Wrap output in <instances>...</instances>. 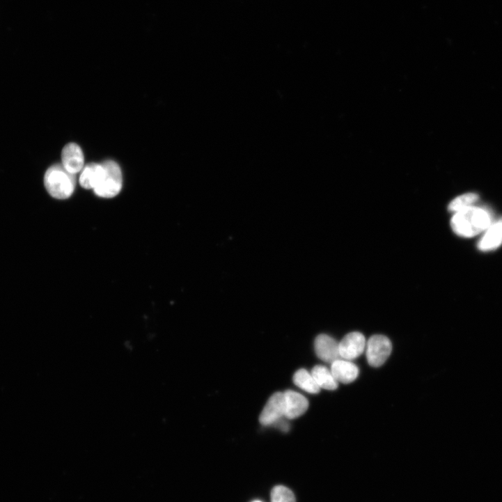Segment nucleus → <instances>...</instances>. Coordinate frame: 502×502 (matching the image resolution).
Listing matches in <instances>:
<instances>
[{
    "mask_svg": "<svg viewBox=\"0 0 502 502\" xmlns=\"http://www.w3.org/2000/svg\"><path fill=\"white\" fill-rule=\"evenodd\" d=\"M491 224L489 213L474 206L455 213L450 221L453 231L465 238L478 235L485 231Z\"/></svg>",
    "mask_w": 502,
    "mask_h": 502,
    "instance_id": "nucleus-1",
    "label": "nucleus"
},
{
    "mask_svg": "<svg viewBox=\"0 0 502 502\" xmlns=\"http://www.w3.org/2000/svg\"><path fill=\"white\" fill-rule=\"evenodd\" d=\"M45 185L49 194L58 200L70 198L76 187V178L68 172L63 165L50 167L45 176Z\"/></svg>",
    "mask_w": 502,
    "mask_h": 502,
    "instance_id": "nucleus-2",
    "label": "nucleus"
},
{
    "mask_svg": "<svg viewBox=\"0 0 502 502\" xmlns=\"http://www.w3.org/2000/svg\"><path fill=\"white\" fill-rule=\"evenodd\" d=\"M105 173L95 194L102 198H112L118 196L123 188V173L119 165L113 161L102 164Z\"/></svg>",
    "mask_w": 502,
    "mask_h": 502,
    "instance_id": "nucleus-3",
    "label": "nucleus"
},
{
    "mask_svg": "<svg viewBox=\"0 0 502 502\" xmlns=\"http://www.w3.org/2000/svg\"><path fill=\"white\" fill-rule=\"evenodd\" d=\"M366 358L370 366L379 367L390 356L392 345L390 340L382 335H375L366 343Z\"/></svg>",
    "mask_w": 502,
    "mask_h": 502,
    "instance_id": "nucleus-4",
    "label": "nucleus"
},
{
    "mask_svg": "<svg viewBox=\"0 0 502 502\" xmlns=\"http://www.w3.org/2000/svg\"><path fill=\"white\" fill-rule=\"evenodd\" d=\"M285 414L284 393L277 392L269 399L260 416L259 420L263 425H271L285 417Z\"/></svg>",
    "mask_w": 502,
    "mask_h": 502,
    "instance_id": "nucleus-5",
    "label": "nucleus"
},
{
    "mask_svg": "<svg viewBox=\"0 0 502 502\" xmlns=\"http://www.w3.org/2000/svg\"><path fill=\"white\" fill-rule=\"evenodd\" d=\"M366 346V338L362 334L359 332L350 333L339 343L340 357L348 361L355 359L363 354Z\"/></svg>",
    "mask_w": 502,
    "mask_h": 502,
    "instance_id": "nucleus-6",
    "label": "nucleus"
},
{
    "mask_svg": "<svg viewBox=\"0 0 502 502\" xmlns=\"http://www.w3.org/2000/svg\"><path fill=\"white\" fill-rule=\"evenodd\" d=\"M84 155L79 146L75 143L67 145L62 153V165L72 175L80 173L84 167Z\"/></svg>",
    "mask_w": 502,
    "mask_h": 502,
    "instance_id": "nucleus-7",
    "label": "nucleus"
},
{
    "mask_svg": "<svg viewBox=\"0 0 502 502\" xmlns=\"http://www.w3.org/2000/svg\"><path fill=\"white\" fill-rule=\"evenodd\" d=\"M315 350L317 356L327 363L340 359L339 343L326 334L318 336L315 340Z\"/></svg>",
    "mask_w": 502,
    "mask_h": 502,
    "instance_id": "nucleus-8",
    "label": "nucleus"
},
{
    "mask_svg": "<svg viewBox=\"0 0 502 502\" xmlns=\"http://www.w3.org/2000/svg\"><path fill=\"white\" fill-rule=\"evenodd\" d=\"M284 396L285 402V417L286 418H296L307 411L308 401L299 393L288 390L284 392Z\"/></svg>",
    "mask_w": 502,
    "mask_h": 502,
    "instance_id": "nucleus-9",
    "label": "nucleus"
},
{
    "mask_svg": "<svg viewBox=\"0 0 502 502\" xmlns=\"http://www.w3.org/2000/svg\"><path fill=\"white\" fill-rule=\"evenodd\" d=\"M502 244V217L491 224L478 244L481 251H490Z\"/></svg>",
    "mask_w": 502,
    "mask_h": 502,
    "instance_id": "nucleus-10",
    "label": "nucleus"
},
{
    "mask_svg": "<svg viewBox=\"0 0 502 502\" xmlns=\"http://www.w3.org/2000/svg\"><path fill=\"white\" fill-rule=\"evenodd\" d=\"M331 371L336 381L343 384L354 382L359 373V368L354 363L340 359L331 363Z\"/></svg>",
    "mask_w": 502,
    "mask_h": 502,
    "instance_id": "nucleus-11",
    "label": "nucleus"
},
{
    "mask_svg": "<svg viewBox=\"0 0 502 502\" xmlns=\"http://www.w3.org/2000/svg\"><path fill=\"white\" fill-rule=\"evenodd\" d=\"M104 173L103 164H91L84 168L80 177V185L86 189L94 190L100 184Z\"/></svg>",
    "mask_w": 502,
    "mask_h": 502,
    "instance_id": "nucleus-12",
    "label": "nucleus"
},
{
    "mask_svg": "<svg viewBox=\"0 0 502 502\" xmlns=\"http://www.w3.org/2000/svg\"><path fill=\"white\" fill-rule=\"evenodd\" d=\"M313 377L320 389L336 390L338 382L334 377L331 370L324 366H315L311 372Z\"/></svg>",
    "mask_w": 502,
    "mask_h": 502,
    "instance_id": "nucleus-13",
    "label": "nucleus"
},
{
    "mask_svg": "<svg viewBox=\"0 0 502 502\" xmlns=\"http://www.w3.org/2000/svg\"><path fill=\"white\" fill-rule=\"evenodd\" d=\"M293 381L295 385L309 393L316 394L320 391L321 389L312 374L305 369H300L296 372Z\"/></svg>",
    "mask_w": 502,
    "mask_h": 502,
    "instance_id": "nucleus-14",
    "label": "nucleus"
},
{
    "mask_svg": "<svg viewBox=\"0 0 502 502\" xmlns=\"http://www.w3.org/2000/svg\"><path fill=\"white\" fill-rule=\"evenodd\" d=\"M478 198V196L474 193L463 194L453 200L448 205V210L450 212L456 213L473 206Z\"/></svg>",
    "mask_w": 502,
    "mask_h": 502,
    "instance_id": "nucleus-15",
    "label": "nucleus"
},
{
    "mask_svg": "<svg viewBox=\"0 0 502 502\" xmlns=\"http://www.w3.org/2000/svg\"><path fill=\"white\" fill-rule=\"evenodd\" d=\"M271 502H296V499L290 489L283 485H278L272 490Z\"/></svg>",
    "mask_w": 502,
    "mask_h": 502,
    "instance_id": "nucleus-16",
    "label": "nucleus"
},
{
    "mask_svg": "<svg viewBox=\"0 0 502 502\" xmlns=\"http://www.w3.org/2000/svg\"><path fill=\"white\" fill-rule=\"evenodd\" d=\"M274 425L277 426L280 430L283 432H288L290 429V425L285 421H283V418L276 422Z\"/></svg>",
    "mask_w": 502,
    "mask_h": 502,
    "instance_id": "nucleus-17",
    "label": "nucleus"
},
{
    "mask_svg": "<svg viewBox=\"0 0 502 502\" xmlns=\"http://www.w3.org/2000/svg\"><path fill=\"white\" fill-rule=\"evenodd\" d=\"M253 502H262V501H253Z\"/></svg>",
    "mask_w": 502,
    "mask_h": 502,
    "instance_id": "nucleus-18",
    "label": "nucleus"
}]
</instances>
